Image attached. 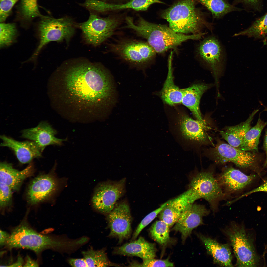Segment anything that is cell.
I'll return each mask as SVG.
<instances>
[{
  "label": "cell",
  "instance_id": "cell-19",
  "mask_svg": "<svg viewBox=\"0 0 267 267\" xmlns=\"http://www.w3.org/2000/svg\"><path fill=\"white\" fill-rule=\"evenodd\" d=\"M178 123L180 133L186 140L201 143L207 140L205 122L194 120L187 115L182 114L179 115Z\"/></svg>",
  "mask_w": 267,
  "mask_h": 267
},
{
  "label": "cell",
  "instance_id": "cell-22",
  "mask_svg": "<svg viewBox=\"0 0 267 267\" xmlns=\"http://www.w3.org/2000/svg\"><path fill=\"white\" fill-rule=\"evenodd\" d=\"M212 85L210 84L197 83L182 89L181 103L190 110L196 120L203 122H205L200 108V100L203 94Z\"/></svg>",
  "mask_w": 267,
  "mask_h": 267
},
{
  "label": "cell",
  "instance_id": "cell-42",
  "mask_svg": "<svg viewBox=\"0 0 267 267\" xmlns=\"http://www.w3.org/2000/svg\"><path fill=\"white\" fill-rule=\"evenodd\" d=\"M264 107V110L267 112V107ZM263 147L266 155V158L264 164V166L265 167L267 168V129L263 143Z\"/></svg>",
  "mask_w": 267,
  "mask_h": 267
},
{
  "label": "cell",
  "instance_id": "cell-15",
  "mask_svg": "<svg viewBox=\"0 0 267 267\" xmlns=\"http://www.w3.org/2000/svg\"><path fill=\"white\" fill-rule=\"evenodd\" d=\"M58 180L51 174H43L35 178L27 190V202L31 205L38 204L49 199L57 190Z\"/></svg>",
  "mask_w": 267,
  "mask_h": 267
},
{
  "label": "cell",
  "instance_id": "cell-34",
  "mask_svg": "<svg viewBox=\"0 0 267 267\" xmlns=\"http://www.w3.org/2000/svg\"><path fill=\"white\" fill-rule=\"evenodd\" d=\"M37 0H22L20 11L22 17L25 21H30L34 18L42 15L39 11Z\"/></svg>",
  "mask_w": 267,
  "mask_h": 267
},
{
  "label": "cell",
  "instance_id": "cell-35",
  "mask_svg": "<svg viewBox=\"0 0 267 267\" xmlns=\"http://www.w3.org/2000/svg\"><path fill=\"white\" fill-rule=\"evenodd\" d=\"M168 202L169 200L164 203L159 208L148 214L142 219L133 234L132 238L133 239H135L137 237L142 230L160 213Z\"/></svg>",
  "mask_w": 267,
  "mask_h": 267
},
{
  "label": "cell",
  "instance_id": "cell-2",
  "mask_svg": "<svg viewBox=\"0 0 267 267\" xmlns=\"http://www.w3.org/2000/svg\"><path fill=\"white\" fill-rule=\"evenodd\" d=\"M125 28L134 31L139 36L146 40L147 42L156 53H163L170 49H175L183 42L189 40L201 39L205 34L201 33L187 35L175 32L169 27L148 22L139 17L137 24L133 18L127 17Z\"/></svg>",
  "mask_w": 267,
  "mask_h": 267
},
{
  "label": "cell",
  "instance_id": "cell-44",
  "mask_svg": "<svg viewBox=\"0 0 267 267\" xmlns=\"http://www.w3.org/2000/svg\"><path fill=\"white\" fill-rule=\"evenodd\" d=\"M23 260L22 258L20 256L18 257L17 260L14 263L12 264L9 266H6L5 267H22L23 265Z\"/></svg>",
  "mask_w": 267,
  "mask_h": 267
},
{
  "label": "cell",
  "instance_id": "cell-28",
  "mask_svg": "<svg viewBox=\"0 0 267 267\" xmlns=\"http://www.w3.org/2000/svg\"><path fill=\"white\" fill-rule=\"evenodd\" d=\"M267 124V122L262 120L259 115L256 124L247 132L242 143L238 148L254 153L257 152L261 133Z\"/></svg>",
  "mask_w": 267,
  "mask_h": 267
},
{
  "label": "cell",
  "instance_id": "cell-26",
  "mask_svg": "<svg viewBox=\"0 0 267 267\" xmlns=\"http://www.w3.org/2000/svg\"><path fill=\"white\" fill-rule=\"evenodd\" d=\"M259 111L258 109L254 110L244 122L236 125L226 127L221 131L220 134L222 137L231 145L238 148L242 143L246 133L251 128V122Z\"/></svg>",
  "mask_w": 267,
  "mask_h": 267
},
{
  "label": "cell",
  "instance_id": "cell-1",
  "mask_svg": "<svg viewBox=\"0 0 267 267\" xmlns=\"http://www.w3.org/2000/svg\"><path fill=\"white\" fill-rule=\"evenodd\" d=\"M77 61L58 71V111L62 116L71 121L93 120L114 103V85L110 73L103 65Z\"/></svg>",
  "mask_w": 267,
  "mask_h": 267
},
{
  "label": "cell",
  "instance_id": "cell-41",
  "mask_svg": "<svg viewBox=\"0 0 267 267\" xmlns=\"http://www.w3.org/2000/svg\"><path fill=\"white\" fill-rule=\"evenodd\" d=\"M0 245L2 246L5 245L10 235L7 232L1 230H0Z\"/></svg>",
  "mask_w": 267,
  "mask_h": 267
},
{
  "label": "cell",
  "instance_id": "cell-10",
  "mask_svg": "<svg viewBox=\"0 0 267 267\" xmlns=\"http://www.w3.org/2000/svg\"><path fill=\"white\" fill-rule=\"evenodd\" d=\"M212 154L218 163L231 162L241 168L253 170L257 168L256 153L241 150L228 144L219 142L214 148Z\"/></svg>",
  "mask_w": 267,
  "mask_h": 267
},
{
  "label": "cell",
  "instance_id": "cell-14",
  "mask_svg": "<svg viewBox=\"0 0 267 267\" xmlns=\"http://www.w3.org/2000/svg\"><path fill=\"white\" fill-rule=\"evenodd\" d=\"M200 198L197 194L189 188L177 197L169 200L159 213L160 220L166 223L170 227L172 226L188 207Z\"/></svg>",
  "mask_w": 267,
  "mask_h": 267
},
{
  "label": "cell",
  "instance_id": "cell-40",
  "mask_svg": "<svg viewBox=\"0 0 267 267\" xmlns=\"http://www.w3.org/2000/svg\"><path fill=\"white\" fill-rule=\"evenodd\" d=\"M260 192H267V181L258 187L243 194L240 198H241L254 193Z\"/></svg>",
  "mask_w": 267,
  "mask_h": 267
},
{
  "label": "cell",
  "instance_id": "cell-12",
  "mask_svg": "<svg viewBox=\"0 0 267 267\" xmlns=\"http://www.w3.org/2000/svg\"><path fill=\"white\" fill-rule=\"evenodd\" d=\"M109 236L116 237L120 242L128 238L131 232L132 218L129 206L124 202L116 205L108 214Z\"/></svg>",
  "mask_w": 267,
  "mask_h": 267
},
{
  "label": "cell",
  "instance_id": "cell-3",
  "mask_svg": "<svg viewBox=\"0 0 267 267\" xmlns=\"http://www.w3.org/2000/svg\"><path fill=\"white\" fill-rule=\"evenodd\" d=\"M163 18L166 20L169 27L175 32L187 34L202 33L201 30L206 24L195 6L193 0H182L176 3L162 13Z\"/></svg>",
  "mask_w": 267,
  "mask_h": 267
},
{
  "label": "cell",
  "instance_id": "cell-43",
  "mask_svg": "<svg viewBox=\"0 0 267 267\" xmlns=\"http://www.w3.org/2000/svg\"><path fill=\"white\" fill-rule=\"evenodd\" d=\"M24 267H38V263L35 261L31 259L28 256L27 257L26 262Z\"/></svg>",
  "mask_w": 267,
  "mask_h": 267
},
{
  "label": "cell",
  "instance_id": "cell-23",
  "mask_svg": "<svg viewBox=\"0 0 267 267\" xmlns=\"http://www.w3.org/2000/svg\"><path fill=\"white\" fill-rule=\"evenodd\" d=\"M155 3H163L159 0H132L121 4H110L98 0H86V7L99 12L131 9L136 11L147 10L151 4Z\"/></svg>",
  "mask_w": 267,
  "mask_h": 267
},
{
  "label": "cell",
  "instance_id": "cell-18",
  "mask_svg": "<svg viewBox=\"0 0 267 267\" xmlns=\"http://www.w3.org/2000/svg\"><path fill=\"white\" fill-rule=\"evenodd\" d=\"M0 138L2 140L0 146L11 148L22 164L29 163L33 159L41 156V149L33 141H19L5 135H1Z\"/></svg>",
  "mask_w": 267,
  "mask_h": 267
},
{
  "label": "cell",
  "instance_id": "cell-46",
  "mask_svg": "<svg viewBox=\"0 0 267 267\" xmlns=\"http://www.w3.org/2000/svg\"><path fill=\"white\" fill-rule=\"evenodd\" d=\"M265 37L264 40V43L265 44L267 43V35Z\"/></svg>",
  "mask_w": 267,
  "mask_h": 267
},
{
  "label": "cell",
  "instance_id": "cell-30",
  "mask_svg": "<svg viewBox=\"0 0 267 267\" xmlns=\"http://www.w3.org/2000/svg\"><path fill=\"white\" fill-rule=\"evenodd\" d=\"M82 254L88 267H107L112 265L103 249L96 250L90 248L83 251Z\"/></svg>",
  "mask_w": 267,
  "mask_h": 267
},
{
  "label": "cell",
  "instance_id": "cell-8",
  "mask_svg": "<svg viewBox=\"0 0 267 267\" xmlns=\"http://www.w3.org/2000/svg\"><path fill=\"white\" fill-rule=\"evenodd\" d=\"M119 23L117 18H102L91 14L87 20L78 26L86 41L96 46L113 35Z\"/></svg>",
  "mask_w": 267,
  "mask_h": 267
},
{
  "label": "cell",
  "instance_id": "cell-24",
  "mask_svg": "<svg viewBox=\"0 0 267 267\" xmlns=\"http://www.w3.org/2000/svg\"><path fill=\"white\" fill-rule=\"evenodd\" d=\"M199 237L204 244L207 254L212 257L214 263L222 267H233L229 245L220 243L202 235H199Z\"/></svg>",
  "mask_w": 267,
  "mask_h": 267
},
{
  "label": "cell",
  "instance_id": "cell-32",
  "mask_svg": "<svg viewBox=\"0 0 267 267\" xmlns=\"http://www.w3.org/2000/svg\"><path fill=\"white\" fill-rule=\"evenodd\" d=\"M169 227L163 221L160 220L156 221L152 225L150 232L152 238L159 244L166 245L170 240Z\"/></svg>",
  "mask_w": 267,
  "mask_h": 267
},
{
  "label": "cell",
  "instance_id": "cell-29",
  "mask_svg": "<svg viewBox=\"0 0 267 267\" xmlns=\"http://www.w3.org/2000/svg\"><path fill=\"white\" fill-rule=\"evenodd\" d=\"M206 7L214 18H218L237 9L223 0H195Z\"/></svg>",
  "mask_w": 267,
  "mask_h": 267
},
{
  "label": "cell",
  "instance_id": "cell-31",
  "mask_svg": "<svg viewBox=\"0 0 267 267\" xmlns=\"http://www.w3.org/2000/svg\"><path fill=\"white\" fill-rule=\"evenodd\" d=\"M267 35V13L255 21L249 28L234 36L245 35L255 38L265 37Z\"/></svg>",
  "mask_w": 267,
  "mask_h": 267
},
{
  "label": "cell",
  "instance_id": "cell-37",
  "mask_svg": "<svg viewBox=\"0 0 267 267\" xmlns=\"http://www.w3.org/2000/svg\"><path fill=\"white\" fill-rule=\"evenodd\" d=\"M142 263L140 264H136L135 266L145 267H173V263L170 262L168 259L161 260L154 258L143 260Z\"/></svg>",
  "mask_w": 267,
  "mask_h": 267
},
{
  "label": "cell",
  "instance_id": "cell-25",
  "mask_svg": "<svg viewBox=\"0 0 267 267\" xmlns=\"http://www.w3.org/2000/svg\"><path fill=\"white\" fill-rule=\"evenodd\" d=\"M255 176L247 175L238 170L230 167L222 173L218 180L220 184L230 191L241 190L250 184Z\"/></svg>",
  "mask_w": 267,
  "mask_h": 267
},
{
  "label": "cell",
  "instance_id": "cell-33",
  "mask_svg": "<svg viewBox=\"0 0 267 267\" xmlns=\"http://www.w3.org/2000/svg\"><path fill=\"white\" fill-rule=\"evenodd\" d=\"M0 47L10 46L16 41L18 32L14 23H0Z\"/></svg>",
  "mask_w": 267,
  "mask_h": 267
},
{
  "label": "cell",
  "instance_id": "cell-16",
  "mask_svg": "<svg viewBox=\"0 0 267 267\" xmlns=\"http://www.w3.org/2000/svg\"><path fill=\"white\" fill-rule=\"evenodd\" d=\"M209 213L204 206L193 203L183 214L172 229L181 233L184 242L194 229L203 224V218Z\"/></svg>",
  "mask_w": 267,
  "mask_h": 267
},
{
  "label": "cell",
  "instance_id": "cell-39",
  "mask_svg": "<svg viewBox=\"0 0 267 267\" xmlns=\"http://www.w3.org/2000/svg\"><path fill=\"white\" fill-rule=\"evenodd\" d=\"M68 261L70 265L73 267H88L84 258H71Z\"/></svg>",
  "mask_w": 267,
  "mask_h": 267
},
{
  "label": "cell",
  "instance_id": "cell-47",
  "mask_svg": "<svg viewBox=\"0 0 267 267\" xmlns=\"http://www.w3.org/2000/svg\"><path fill=\"white\" fill-rule=\"evenodd\" d=\"M9 0L14 1H16L17 2L18 0Z\"/></svg>",
  "mask_w": 267,
  "mask_h": 267
},
{
  "label": "cell",
  "instance_id": "cell-38",
  "mask_svg": "<svg viewBox=\"0 0 267 267\" xmlns=\"http://www.w3.org/2000/svg\"><path fill=\"white\" fill-rule=\"evenodd\" d=\"M16 2L9 0H0V23L4 21L9 16L12 8Z\"/></svg>",
  "mask_w": 267,
  "mask_h": 267
},
{
  "label": "cell",
  "instance_id": "cell-5",
  "mask_svg": "<svg viewBox=\"0 0 267 267\" xmlns=\"http://www.w3.org/2000/svg\"><path fill=\"white\" fill-rule=\"evenodd\" d=\"M40 17L38 26L39 44L28 61L35 60L43 47L49 42L68 40L74 32L75 24L69 18L57 19L42 15Z\"/></svg>",
  "mask_w": 267,
  "mask_h": 267
},
{
  "label": "cell",
  "instance_id": "cell-7",
  "mask_svg": "<svg viewBox=\"0 0 267 267\" xmlns=\"http://www.w3.org/2000/svg\"><path fill=\"white\" fill-rule=\"evenodd\" d=\"M225 232L233 248L237 259V266L257 267L259 258L253 241L244 228L233 223L227 228Z\"/></svg>",
  "mask_w": 267,
  "mask_h": 267
},
{
  "label": "cell",
  "instance_id": "cell-9",
  "mask_svg": "<svg viewBox=\"0 0 267 267\" xmlns=\"http://www.w3.org/2000/svg\"><path fill=\"white\" fill-rule=\"evenodd\" d=\"M125 181L124 178L117 182L109 181L99 184L92 198L94 208L103 213L108 214L111 212L124 192Z\"/></svg>",
  "mask_w": 267,
  "mask_h": 267
},
{
  "label": "cell",
  "instance_id": "cell-4",
  "mask_svg": "<svg viewBox=\"0 0 267 267\" xmlns=\"http://www.w3.org/2000/svg\"><path fill=\"white\" fill-rule=\"evenodd\" d=\"M61 244L53 237L37 232L23 220L12 231L5 245L9 249L26 248L39 253L46 249L57 248Z\"/></svg>",
  "mask_w": 267,
  "mask_h": 267
},
{
  "label": "cell",
  "instance_id": "cell-20",
  "mask_svg": "<svg viewBox=\"0 0 267 267\" xmlns=\"http://www.w3.org/2000/svg\"><path fill=\"white\" fill-rule=\"evenodd\" d=\"M156 249L155 244L140 237L136 240L125 244L115 248V254L128 256H136L143 260L154 258Z\"/></svg>",
  "mask_w": 267,
  "mask_h": 267
},
{
  "label": "cell",
  "instance_id": "cell-13",
  "mask_svg": "<svg viewBox=\"0 0 267 267\" xmlns=\"http://www.w3.org/2000/svg\"><path fill=\"white\" fill-rule=\"evenodd\" d=\"M189 186L200 198H204L212 206H214L223 194L218 181L210 172L198 173L192 178Z\"/></svg>",
  "mask_w": 267,
  "mask_h": 267
},
{
  "label": "cell",
  "instance_id": "cell-11",
  "mask_svg": "<svg viewBox=\"0 0 267 267\" xmlns=\"http://www.w3.org/2000/svg\"><path fill=\"white\" fill-rule=\"evenodd\" d=\"M197 50L198 55L210 69L217 82L223 64V52L220 42L214 37L207 38L200 43Z\"/></svg>",
  "mask_w": 267,
  "mask_h": 267
},
{
  "label": "cell",
  "instance_id": "cell-45",
  "mask_svg": "<svg viewBox=\"0 0 267 267\" xmlns=\"http://www.w3.org/2000/svg\"><path fill=\"white\" fill-rule=\"evenodd\" d=\"M245 3L255 7L259 3L260 0H241Z\"/></svg>",
  "mask_w": 267,
  "mask_h": 267
},
{
  "label": "cell",
  "instance_id": "cell-27",
  "mask_svg": "<svg viewBox=\"0 0 267 267\" xmlns=\"http://www.w3.org/2000/svg\"><path fill=\"white\" fill-rule=\"evenodd\" d=\"M173 52H171L168 61V71L167 78L161 93V97L164 103L173 106L181 103L183 89L174 83L172 67Z\"/></svg>",
  "mask_w": 267,
  "mask_h": 267
},
{
  "label": "cell",
  "instance_id": "cell-6",
  "mask_svg": "<svg viewBox=\"0 0 267 267\" xmlns=\"http://www.w3.org/2000/svg\"><path fill=\"white\" fill-rule=\"evenodd\" d=\"M110 46L111 51L127 63L137 68L147 66L156 53L147 42L134 39L120 40Z\"/></svg>",
  "mask_w": 267,
  "mask_h": 267
},
{
  "label": "cell",
  "instance_id": "cell-21",
  "mask_svg": "<svg viewBox=\"0 0 267 267\" xmlns=\"http://www.w3.org/2000/svg\"><path fill=\"white\" fill-rule=\"evenodd\" d=\"M34 171L33 166L30 163L24 169L19 171L13 168L11 164L1 162L0 164V182L9 186L12 190L17 191L24 181L31 176Z\"/></svg>",
  "mask_w": 267,
  "mask_h": 267
},
{
  "label": "cell",
  "instance_id": "cell-17",
  "mask_svg": "<svg viewBox=\"0 0 267 267\" xmlns=\"http://www.w3.org/2000/svg\"><path fill=\"white\" fill-rule=\"evenodd\" d=\"M57 132L48 123L42 122L36 127L24 130L22 137L35 143L42 152L47 146H60L66 139H60L55 137Z\"/></svg>",
  "mask_w": 267,
  "mask_h": 267
},
{
  "label": "cell",
  "instance_id": "cell-36",
  "mask_svg": "<svg viewBox=\"0 0 267 267\" xmlns=\"http://www.w3.org/2000/svg\"><path fill=\"white\" fill-rule=\"evenodd\" d=\"M12 189L8 185L0 182V207L4 209L11 206L12 202Z\"/></svg>",
  "mask_w": 267,
  "mask_h": 267
}]
</instances>
